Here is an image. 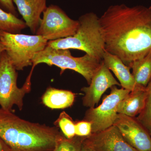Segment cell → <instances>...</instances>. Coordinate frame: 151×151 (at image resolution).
Instances as JSON below:
<instances>
[{
    "mask_svg": "<svg viewBox=\"0 0 151 151\" xmlns=\"http://www.w3.org/2000/svg\"><path fill=\"white\" fill-rule=\"evenodd\" d=\"M99 23L105 50L127 66L151 50V6L111 5Z\"/></svg>",
    "mask_w": 151,
    "mask_h": 151,
    "instance_id": "obj_1",
    "label": "cell"
},
{
    "mask_svg": "<svg viewBox=\"0 0 151 151\" xmlns=\"http://www.w3.org/2000/svg\"><path fill=\"white\" fill-rule=\"evenodd\" d=\"M61 134L57 127L29 122L0 108V138L12 151L54 150Z\"/></svg>",
    "mask_w": 151,
    "mask_h": 151,
    "instance_id": "obj_2",
    "label": "cell"
},
{
    "mask_svg": "<svg viewBox=\"0 0 151 151\" xmlns=\"http://www.w3.org/2000/svg\"><path fill=\"white\" fill-rule=\"evenodd\" d=\"M78 21L79 25L75 34L48 41L47 45L57 49L81 50L102 61L105 45L100 30L99 17L91 12L82 15Z\"/></svg>",
    "mask_w": 151,
    "mask_h": 151,
    "instance_id": "obj_3",
    "label": "cell"
},
{
    "mask_svg": "<svg viewBox=\"0 0 151 151\" xmlns=\"http://www.w3.org/2000/svg\"><path fill=\"white\" fill-rule=\"evenodd\" d=\"M70 50L57 49L47 45L33 58L31 71L33 72L36 65L41 63L49 66L55 65L60 68L61 75L66 69L74 70L82 75L89 85L102 61L86 54L83 56L75 57L72 55Z\"/></svg>",
    "mask_w": 151,
    "mask_h": 151,
    "instance_id": "obj_4",
    "label": "cell"
},
{
    "mask_svg": "<svg viewBox=\"0 0 151 151\" xmlns=\"http://www.w3.org/2000/svg\"><path fill=\"white\" fill-rule=\"evenodd\" d=\"M0 41L9 60L17 70L32 65L36 54L43 50L48 41L40 35L13 34L2 31Z\"/></svg>",
    "mask_w": 151,
    "mask_h": 151,
    "instance_id": "obj_5",
    "label": "cell"
},
{
    "mask_svg": "<svg viewBox=\"0 0 151 151\" xmlns=\"http://www.w3.org/2000/svg\"><path fill=\"white\" fill-rule=\"evenodd\" d=\"M18 74L5 51L0 64V106L6 111H12L14 105L20 111L24 106V98L31 90V76L29 75L21 88L17 86Z\"/></svg>",
    "mask_w": 151,
    "mask_h": 151,
    "instance_id": "obj_6",
    "label": "cell"
},
{
    "mask_svg": "<svg viewBox=\"0 0 151 151\" xmlns=\"http://www.w3.org/2000/svg\"><path fill=\"white\" fill-rule=\"evenodd\" d=\"M42 14L35 35L50 41L71 36L76 32L78 20L70 18L58 6L50 5Z\"/></svg>",
    "mask_w": 151,
    "mask_h": 151,
    "instance_id": "obj_7",
    "label": "cell"
},
{
    "mask_svg": "<svg viewBox=\"0 0 151 151\" xmlns=\"http://www.w3.org/2000/svg\"><path fill=\"white\" fill-rule=\"evenodd\" d=\"M111 88L110 94L104 98L101 105L89 108L85 113L83 120L92 124V133L102 132L113 126L118 114V105L131 92L116 86Z\"/></svg>",
    "mask_w": 151,
    "mask_h": 151,
    "instance_id": "obj_8",
    "label": "cell"
},
{
    "mask_svg": "<svg viewBox=\"0 0 151 151\" xmlns=\"http://www.w3.org/2000/svg\"><path fill=\"white\" fill-rule=\"evenodd\" d=\"M113 125L135 150L151 151V136L137 118L118 113Z\"/></svg>",
    "mask_w": 151,
    "mask_h": 151,
    "instance_id": "obj_9",
    "label": "cell"
},
{
    "mask_svg": "<svg viewBox=\"0 0 151 151\" xmlns=\"http://www.w3.org/2000/svg\"><path fill=\"white\" fill-rule=\"evenodd\" d=\"M116 85L120 86L121 84L102 60L100 67L93 75L89 86L81 88V91L84 93L82 98L83 105L87 108H94L95 105L98 104L105 91Z\"/></svg>",
    "mask_w": 151,
    "mask_h": 151,
    "instance_id": "obj_10",
    "label": "cell"
},
{
    "mask_svg": "<svg viewBox=\"0 0 151 151\" xmlns=\"http://www.w3.org/2000/svg\"><path fill=\"white\" fill-rule=\"evenodd\" d=\"M84 142L96 151H137L126 142L116 126L92 133Z\"/></svg>",
    "mask_w": 151,
    "mask_h": 151,
    "instance_id": "obj_11",
    "label": "cell"
},
{
    "mask_svg": "<svg viewBox=\"0 0 151 151\" xmlns=\"http://www.w3.org/2000/svg\"><path fill=\"white\" fill-rule=\"evenodd\" d=\"M27 27L33 33L36 32L41 15L47 7V0H13Z\"/></svg>",
    "mask_w": 151,
    "mask_h": 151,
    "instance_id": "obj_12",
    "label": "cell"
},
{
    "mask_svg": "<svg viewBox=\"0 0 151 151\" xmlns=\"http://www.w3.org/2000/svg\"><path fill=\"white\" fill-rule=\"evenodd\" d=\"M103 61L108 69L116 76L122 88L132 92L138 87L142 86L136 83L132 73L130 72V67L125 65L116 55L105 50Z\"/></svg>",
    "mask_w": 151,
    "mask_h": 151,
    "instance_id": "obj_13",
    "label": "cell"
},
{
    "mask_svg": "<svg viewBox=\"0 0 151 151\" xmlns=\"http://www.w3.org/2000/svg\"><path fill=\"white\" fill-rule=\"evenodd\" d=\"M146 97V87H138L130 92L119 103L117 107V113L130 117H136L143 111Z\"/></svg>",
    "mask_w": 151,
    "mask_h": 151,
    "instance_id": "obj_14",
    "label": "cell"
},
{
    "mask_svg": "<svg viewBox=\"0 0 151 151\" xmlns=\"http://www.w3.org/2000/svg\"><path fill=\"white\" fill-rule=\"evenodd\" d=\"M76 94L69 90L49 87L42 97L44 105L51 109H63L73 105Z\"/></svg>",
    "mask_w": 151,
    "mask_h": 151,
    "instance_id": "obj_15",
    "label": "cell"
},
{
    "mask_svg": "<svg viewBox=\"0 0 151 151\" xmlns=\"http://www.w3.org/2000/svg\"><path fill=\"white\" fill-rule=\"evenodd\" d=\"M129 67L137 84L146 87L151 79V50L142 58L130 63Z\"/></svg>",
    "mask_w": 151,
    "mask_h": 151,
    "instance_id": "obj_16",
    "label": "cell"
},
{
    "mask_svg": "<svg viewBox=\"0 0 151 151\" xmlns=\"http://www.w3.org/2000/svg\"><path fill=\"white\" fill-rule=\"evenodd\" d=\"M27 27L24 21L15 15L0 8V30L10 33H19Z\"/></svg>",
    "mask_w": 151,
    "mask_h": 151,
    "instance_id": "obj_17",
    "label": "cell"
},
{
    "mask_svg": "<svg viewBox=\"0 0 151 151\" xmlns=\"http://www.w3.org/2000/svg\"><path fill=\"white\" fill-rule=\"evenodd\" d=\"M86 137L76 136L68 139L61 134L57 139L55 151H80L81 146Z\"/></svg>",
    "mask_w": 151,
    "mask_h": 151,
    "instance_id": "obj_18",
    "label": "cell"
},
{
    "mask_svg": "<svg viewBox=\"0 0 151 151\" xmlns=\"http://www.w3.org/2000/svg\"><path fill=\"white\" fill-rule=\"evenodd\" d=\"M54 124L60 129L63 134L67 139H71L75 137V122L66 112L63 111L60 113Z\"/></svg>",
    "mask_w": 151,
    "mask_h": 151,
    "instance_id": "obj_19",
    "label": "cell"
},
{
    "mask_svg": "<svg viewBox=\"0 0 151 151\" xmlns=\"http://www.w3.org/2000/svg\"><path fill=\"white\" fill-rule=\"evenodd\" d=\"M146 90L145 107L137 118L151 136V79L146 87Z\"/></svg>",
    "mask_w": 151,
    "mask_h": 151,
    "instance_id": "obj_20",
    "label": "cell"
},
{
    "mask_svg": "<svg viewBox=\"0 0 151 151\" xmlns=\"http://www.w3.org/2000/svg\"><path fill=\"white\" fill-rule=\"evenodd\" d=\"M76 136L80 137H88L92 133V125L90 122L85 120L75 122Z\"/></svg>",
    "mask_w": 151,
    "mask_h": 151,
    "instance_id": "obj_21",
    "label": "cell"
},
{
    "mask_svg": "<svg viewBox=\"0 0 151 151\" xmlns=\"http://www.w3.org/2000/svg\"><path fill=\"white\" fill-rule=\"evenodd\" d=\"M0 5L8 11L9 12L15 15L17 14L16 10L13 0H0Z\"/></svg>",
    "mask_w": 151,
    "mask_h": 151,
    "instance_id": "obj_22",
    "label": "cell"
},
{
    "mask_svg": "<svg viewBox=\"0 0 151 151\" xmlns=\"http://www.w3.org/2000/svg\"><path fill=\"white\" fill-rule=\"evenodd\" d=\"M0 151H12L11 148L0 138Z\"/></svg>",
    "mask_w": 151,
    "mask_h": 151,
    "instance_id": "obj_23",
    "label": "cell"
},
{
    "mask_svg": "<svg viewBox=\"0 0 151 151\" xmlns=\"http://www.w3.org/2000/svg\"><path fill=\"white\" fill-rule=\"evenodd\" d=\"M96 151L95 150H94L93 148L91 146L87 145L86 143L84 142V141H83V143H82V146H81V151Z\"/></svg>",
    "mask_w": 151,
    "mask_h": 151,
    "instance_id": "obj_24",
    "label": "cell"
},
{
    "mask_svg": "<svg viewBox=\"0 0 151 151\" xmlns=\"http://www.w3.org/2000/svg\"><path fill=\"white\" fill-rule=\"evenodd\" d=\"M5 51V48L3 43L0 41V64H1V60L2 55L4 52Z\"/></svg>",
    "mask_w": 151,
    "mask_h": 151,
    "instance_id": "obj_25",
    "label": "cell"
},
{
    "mask_svg": "<svg viewBox=\"0 0 151 151\" xmlns=\"http://www.w3.org/2000/svg\"><path fill=\"white\" fill-rule=\"evenodd\" d=\"M1 31L0 30V37H1Z\"/></svg>",
    "mask_w": 151,
    "mask_h": 151,
    "instance_id": "obj_26",
    "label": "cell"
},
{
    "mask_svg": "<svg viewBox=\"0 0 151 151\" xmlns=\"http://www.w3.org/2000/svg\"><path fill=\"white\" fill-rule=\"evenodd\" d=\"M54 151V150H53V151Z\"/></svg>",
    "mask_w": 151,
    "mask_h": 151,
    "instance_id": "obj_27",
    "label": "cell"
}]
</instances>
